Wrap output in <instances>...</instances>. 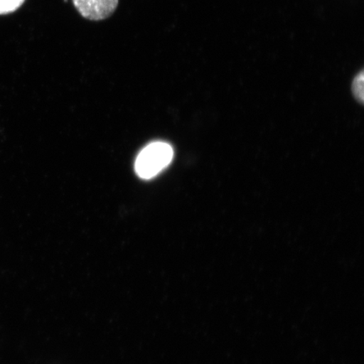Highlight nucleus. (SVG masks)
<instances>
[{"label":"nucleus","instance_id":"nucleus-1","mask_svg":"<svg viewBox=\"0 0 364 364\" xmlns=\"http://www.w3.org/2000/svg\"><path fill=\"white\" fill-rule=\"evenodd\" d=\"M174 151L169 144L154 142L145 147L136 159L135 171L143 179H151L170 165Z\"/></svg>","mask_w":364,"mask_h":364},{"label":"nucleus","instance_id":"nucleus-2","mask_svg":"<svg viewBox=\"0 0 364 364\" xmlns=\"http://www.w3.org/2000/svg\"><path fill=\"white\" fill-rule=\"evenodd\" d=\"M76 10L90 21H102L117 10L118 0H73Z\"/></svg>","mask_w":364,"mask_h":364},{"label":"nucleus","instance_id":"nucleus-3","mask_svg":"<svg viewBox=\"0 0 364 364\" xmlns=\"http://www.w3.org/2000/svg\"><path fill=\"white\" fill-rule=\"evenodd\" d=\"M363 72L361 71L360 74H358L354 79L353 83V92L359 102H363Z\"/></svg>","mask_w":364,"mask_h":364},{"label":"nucleus","instance_id":"nucleus-4","mask_svg":"<svg viewBox=\"0 0 364 364\" xmlns=\"http://www.w3.org/2000/svg\"><path fill=\"white\" fill-rule=\"evenodd\" d=\"M25 0H0V14L15 11Z\"/></svg>","mask_w":364,"mask_h":364}]
</instances>
